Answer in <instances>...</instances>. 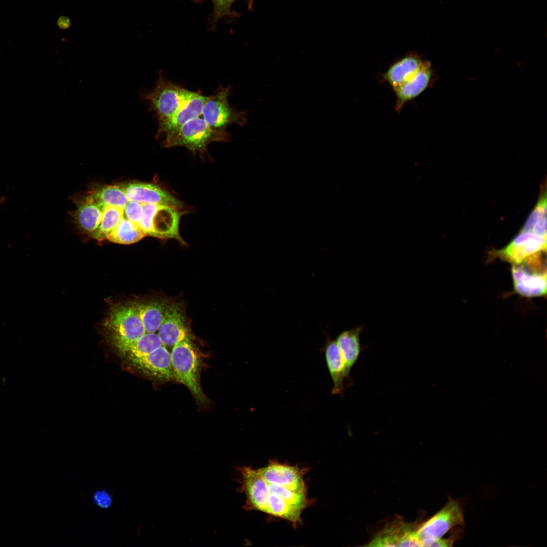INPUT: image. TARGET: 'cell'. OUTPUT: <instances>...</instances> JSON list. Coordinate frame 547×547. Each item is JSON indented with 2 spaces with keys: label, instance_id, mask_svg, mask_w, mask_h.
<instances>
[{
  "label": "cell",
  "instance_id": "cell-16",
  "mask_svg": "<svg viewBox=\"0 0 547 547\" xmlns=\"http://www.w3.org/2000/svg\"><path fill=\"white\" fill-rule=\"evenodd\" d=\"M426 61L417 53H407L394 60L384 72L380 73L379 81L387 83L393 88L417 74Z\"/></svg>",
  "mask_w": 547,
  "mask_h": 547
},
{
  "label": "cell",
  "instance_id": "cell-1",
  "mask_svg": "<svg viewBox=\"0 0 547 547\" xmlns=\"http://www.w3.org/2000/svg\"><path fill=\"white\" fill-rule=\"evenodd\" d=\"M238 470L247 510L286 520L294 526L300 522L308 500L303 474L298 466L272 461L260 468L244 466Z\"/></svg>",
  "mask_w": 547,
  "mask_h": 547
},
{
  "label": "cell",
  "instance_id": "cell-21",
  "mask_svg": "<svg viewBox=\"0 0 547 547\" xmlns=\"http://www.w3.org/2000/svg\"><path fill=\"white\" fill-rule=\"evenodd\" d=\"M133 302L146 332L158 331L165 315L169 303L168 301L166 299H157Z\"/></svg>",
  "mask_w": 547,
  "mask_h": 547
},
{
  "label": "cell",
  "instance_id": "cell-12",
  "mask_svg": "<svg viewBox=\"0 0 547 547\" xmlns=\"http://www.w3.org/2000/svg\"><path fill=\"white\" fill-rule=\"evenodd\" d=\"M128 201L142 204H158L180 209L185 207L180 200L168 191L153 183L132 182L121 184Z\"/></svg>",
  "mask_w": 547,
  "mask_h": 547
},
{
  "label": "cell",
  "instance_id": "cell-5",
  "mask_svg": "<svg viewBox=\"0 0 547 547\" xmlns=\"http://www.w3.org/2000/svg\"><path fill=\"white\" fill-rule=\"evenodd\" d=\"M191 92L170 81L160 73L154 88L142 93L140 98L148 103L150 111L155 112L160 125L168 121L182 106Z\"/></svg>",
  "mask_w": 547,
  "mask_h": 547
},
{
  "label": "cell",
  "instance_id": "cell-2",
  "mask_svg": "<svg viewBox=\"0 0 547 547\" xmlns=\"http://www.w3.org/2000/svg\"><path fill=\"white\" fill-rule=\"evenodd\" d=\"M171 358L174 378L187 387L199 403H206L208 399L200 384L201 358L190 338L173 347Z\"/></svg>",
  "mask_w": 547,
  "mask_h": 547
},
{
  "label": "cell",
  "instance_id": "cell-29",
  "mask_svg": "<svg viewBox=\"0 0 547 547\" xmlns=\"http://www.w3.org/2000/svg\"><path fill=\"white\" fill-rule=\"evenodd\" d=\"M233 1V0H215V2L219 7H226Z\"/></svg>",
  "mask_w": 547,
  "mask_h": 547
},
{
  "label": "cell",
  "instance_id": "cell-9",
  "mask_svg": "<svg viewBox=\"0 0 547 547\" xmlns=\"http://www.w3.org/2000/svg\"><path fill=\"white\" fill-rule=\"evenodd\" d=\"M418 525L397 519L384 526L365 546H421L416 534Z\"/></svg>",
  "mask_w": 547,
  "mask_h": 547
},
{
  "label": "cell",
  "instance_id": "cell-8",
  "mask_svg": "<svg viewBox=\"0 0 547 547\" xmlns=\"http://www.w3.org/2000/svg\"><path fill=\"white\" fill-rule=\"evenodd\" d=\"M229 87L220 86L214 94L207 97L202 114L213 129L225 131L230 124L243 125L246 122L245 113L234 110L229 104Z\"/></svg>",
  "mask_w": 547,
  "mask_h": 547
},
{
  "label": "cell",
  "instance_id": "cell-20",
  "mask_svg": "<svg viewBox=\"0 0 547 547\" xmlns=\"http://www.w3.org/2000/svg\"><path fill=\"white\" fill-rule=\"evenodd\" d=\"M364 327V325H361L343 331L335 340L349 373L357 362L362 351L366 348L365 346L361 345L360 339Z\"/></svg>",
  "mask_w": 547,
  "mask_h": 547
},
{
  "label": "cell",
  "instance_id": "cell-22",
  "mask_svg": "<svg viewBox=\"0 0 547 547\" xmlns=\"http://www.w3.org/2000/svg\"><path fill=\"white\" fill-rule=\"evenodd\" d=\"M103 210L88 196L79 206L74 217L82 230L91 234L98 227Z\"/></svg>",
  "mask_w": 547,
  "mask_h": 547
},
{
  "label": "cell",
  "instance_id": "cell-23",
  "mask_svg": "<svg viewBox=\"0 0 547 547\" xmlns=\"http://www.w3.org/2000/svg\"><path fill=\"white\" fill-rule=\"evenodd\" d=\"M89 196L103 209L108 206L124 208L128 200L120 185H108L92 191Z\"/></svg>",
  "mask_w": 547,
  "mask_h": 547
},
{
  "label": "cell",
  "instance_id": "cell-11",
  "mask_svg": "<svg viewBox=\"0 0 547 547\" xmlns=\"http://www.w3.org/2000/svg\"><path fill=\"white\" fill-rule=\"evenodd\" d=\"M542 251H546V238L531 232L521 231L506 247L494 252V255L516 265Z\"/></svg>",
  "mask_w": 547,
  "mask_h": 547
},
{
  "label": "cell",
  "instance_id": "cell-4",
  "mask_svg": "<svg viewBox=\"0 0 547 547\" xmlns=\"http://www.w3.org/2000/svg\"><path fill=\"white\" fill-rule=\"evenodd\" d=\"M186 210L158 204H143L138 223L145 236L162 239H174L184 243L179 234V222Z\"/></svg>",
  "mask_w": 547,
  "mask_h": 547
},
{
  "label": "cell",
  "instance_id": "cell-6",
  "mask_svg": "<svg viewBox=\"0 0 547 547\" xmlns=\"http://www.w3.org/2000/svg\"><path fill=\"white\" fill-rule=\"evenodd\" d=\"M465 527L461 503L451 497L445 505L425 522L418 525L417 536L421 546L435 540L443 538L447 533L463 532Z\"/></svg>",
  "mask_w": 547,
  "mask_h": 547
},
{
  "label": "cell",
  "instance_id": "cell-15",
  "mask_svg": "<svg viewBox=\"0 0 547 547\" xmlns=\"http://www.w3.org/2000/svg\"><path fill=\"white\" fill-rule=\"evenodd\" d=\"M324 354L328 369L333 382L332 395L343 397L346 389L353 385L344 360L335 341L326 335Z\"/></svg>",
  "mask_w": 547,
  "mask_h": 547
},
{
  "label": "cell",
  "instance_id": "cell-7",
  "mask_svg": "<svg viewBox=\"0 0 547 547\" xmlns=\"http://www.w3.org/2000/svg\"><path fill=\"white\" fill-rule=\"evenodd\" d=\"M103 325L107 337L135 341L146 331L133 302L113 304Z\"/></svg>",
  "mask_w": 547,
  "mask_h": 547
},
{
  "label": "cell",
  "instance_id": "cell-30",
  "mask_svg": "<svg viewBox=\"0 0 547 547\" xmlns=\"http://www.w3.org/2000/svg\"><path fill=\"white\" fill-rule=\"evenodd\" d=\"M2 199H0V205H1V204L2 203Z\"/></svg>",
  "mask_w": 547,
  "mask_h": 547
},
{
  "label": "cell",
  "instance_id": "cell-17",
  "mask_svg": "<svg viewBox=\"0 0 547 547\" xmlns=\"http://www.w3.org/2000/svg\"><path fill=\"white\" fill-rule=\"evenodd\" d=\"M207 97L191 92L188 99L174 114L168 121L159 125L157 138L175 132L190 120L202 114Z\"/></svg>",
  "mask_w": 547,
  "mask_h": 547
},
{
  "label": "cell",
  "instance_id": "cell-26",
  "mask_svg": "<svg viewBox=\"0 0 547 547\" xmlns=\"http://www.w3.org/2000/svg\"><path fill=\"white\" fill-rule=\"evenodd\" d=\"M123 217L124 208L112 206L105 207L100 223L97 229L90 234L91 237L99 241L106 239Z\"/></svg>",
  "mask_w": 547,
  "mask_h": 547
},
{
  "label": "cell",
  "instance_id": "cell-14",
  "mask_svg": "<svg viewBox=\"0 0 547 547\" xmlns=\"http://www.w3.org/2000/svg\"><path fill=\"white\" fill-rule=\"evenodd\" d=\"M158 331L165 346L173 347L177 343L190 338L185 317L179 303H169Z\"/></svg>",
  "mask_w": 547,
  "mask_h": 547
},
{
  "label": "cell",
  "instance_id": "cell-18",
  "mask_svg": "<svg viewBox=\"0 0 547 547\" xmlns=\"http://www.w3.org/2000/svg\"><path fill=\"white\" fill-rule=\"evenodd\" d=\"M110 344L125 362L146 356L163 345L158 333L146 332L135 341L107 337Z\"/></svg>",
  "mask_w": 547,
  "mask_h": 547
},
{
  "label": "cell",
  "instance_id": "cell-10",
  "mask_svg": "<svg viewBox=\"0 0 547 547\" xmlns=\"http://www.w3.org/2000/svg\"><path fill=\"white\" fill-rule=\"evenodd\" d=\"M126 362L137 371L155 380L167 381L174 378L171 353L164 345L146 356Z\"/></svg>",
  "mask_w": 547,
  "mask_h": 547
},
{
  "label": "cell",
  "instance_id": "cell-25",
  "mask_svg": "<svg viewBox=\"0 0 547 547\" xmlns=\"http://www.w3.org/2000/svg\"><path fill=\"white\" fill-rule=\"evenodd\" d=\"M521 231H528L546 238V194L539 198Z\"/></svg>",
  "mask_w": 547,
  "mask_h": 547
},
{
  "label": "cell",
  "instance_id": "cell-27",
  "mask_svg": "<svg viewBox=\"0 0 547 547\" xmlns=\"http://www.w3.org/2000/svg\"><path fill=\"white\" fill-rule=\"evenodd\" d=\"M143 210V204L128 201L124 208V217L133 223L138 224Z\"/></svg>",
  "mask_w": 547,
  "mask_h": 547
},
{
  "label": "cell",
  "instance_id": "cell-24",
  "mask_svg": "<svg viewBox=\"0 0 547 547\" xmlns=\"http://www.w3.org/2000/svg\"><path fill=\"white\" fill-rule=\"evenodd\" d=\"M145 236L138 224L123 217L106 239L114 243L127 245L136 243Z\"/></svg>",
  "mask_w": 547,
  "mask_h": 547
},
{
  "label": "cell",
  "instance_id": "cell-13",
  "mask_svg": "<svg viewBox=\"0 0 547 547\" xmlns=\"http://www.w3.org/2000/svg\"><path fill=\"white\" fill-rule=\"evenodd\" d=\"M434 79L432 64L426 60L421 69L412 78L392 88L396 97L395 109L397 113L399 114L406 104L433 85Z\"/></svg>",
  "mask_w": 547,
  "mask_h": 547
},
{
  "label": "cell",
  "instance_id": "cell-19",
  "mask_svg": "<svg viewBox=\"0 0 547 547\" xmlns=\"http://www.w3.org/2000/svg\"><path fill=\"white\" fill-rule=\"evenodd\" d=\"M511 272L514 290L518 294L526 297L546 295V273L529 272L519 264L513 265Z\"/></svg>",
  "mask_w": 547,
  "mask_h": 547
},
{
  "label": "cell",
  "instance_id": "cell-3",
  "mask_svg": "<svg viewBox=\"0 0 547 547\" xmlns=\"http://www.w3.org/2000/svg\"><path fill=\"white\" fill-rule=\"evenodd\" d=\"M230 138L226 131L212 129L203 118H193L175 132L166 135L162 141L166 147L182 146L193 153L206 151L208 145L216 141H227Z\"/></svg>",
  "mask_w": 547,
  "mask_h": 547
},
{
  "label": "cell",
  "instance_id": "cell-28",
  "mask_svg": "<svg viewBox=\"0 0 547 547\" xmlns=\"http://www.w3.org/2000/svg\"><path fill=\"white\" fill-rule=\"evenodd\" d=\"M94 503L102 509L109 508L112 504L110 495L105 490H99L95 492L93 496Z\"/></svg>",
  "mask_w": 547,
  "mask_h": 547
}]
</instances>
